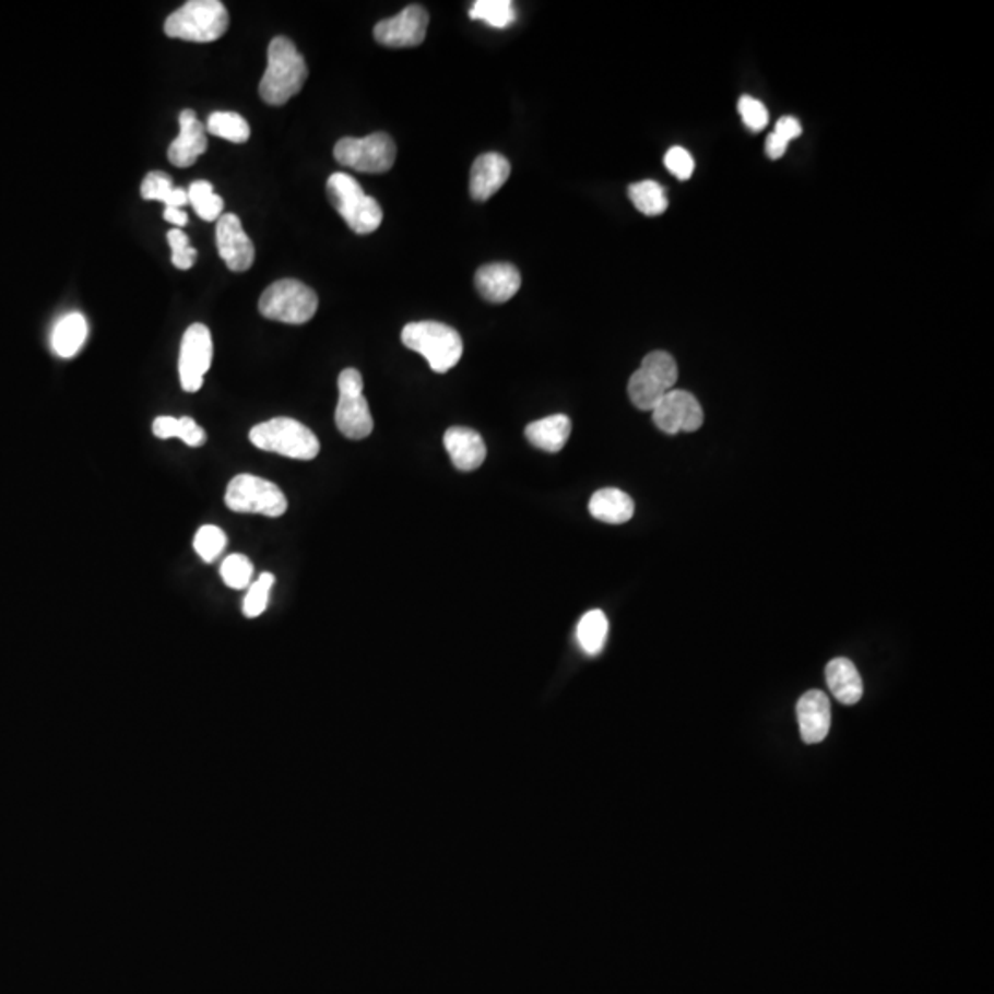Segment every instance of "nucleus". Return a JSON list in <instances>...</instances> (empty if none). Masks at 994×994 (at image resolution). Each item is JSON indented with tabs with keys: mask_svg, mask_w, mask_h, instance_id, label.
<instances>
[{
	"mask_svg": "<svg viewBox=\"0 0 994 994\" xmlns=\"http://www.w3.org/2000/svg\"><path fill=\"white\" fill-rule=\"evenodd\" d=\"M632 497L619 490V488H603L595 492L590 499V514L595 520L620 525L626 521L632 520L634 516Z\"/></svg>",
	"mask_w": 994,
	"mask_h": 994,
	"instance_id": "obj_22",
	"label": "nucleus"
},
{
	"mask_svg": "<svg viewBox=\"0 0 994 994\" xmlns=\"http://www.w3.org/2000/svg\"><path fill=\"white\" fill-rule=\"evenodd\" d=\"M153 434L163 440L177 437L190 448H199V446H203L206 442L205 429L199 426L198 422L188 418V416H182V418L158 416V418L153 421Z\"/></svg>",
	"mask_w": 994,
	"mask_h": 994,
	"instance_id": "obj_24",
	"label": "nucleus"
},
{
	"mask_svg": "<svg viewBox=\"0 0 994 994\" xmlns=\"http://www.w3.org/2000/svg\"><path fill=\"white\" fill-rule=\"evenodd\" d=\"M571 435V421L566 415L545 416L525 427V437L534 448L558 453L568 445Z\"/></svg>",
	"mask_w": 994,
	"mask_h": 994,
	"instance_id": "obj_21",
	"label": "nucleus"
},
{
	"mask_svg": "<svg viewBox=\"0 0 994 994\" xmlns=\"http://www.w3.org/2000/svg\"><path fill=\"white\" fill-rule=\"evenodd\" d=\"M678 381V365L668 352L655 351L644 356L628 381V397L641 411H652L661 398L673 391Z\"/></svg>",
	"mask_w": 994,
	"mask_h": 994,
	"instance_id": "obj_7",
	"label": "nucleus"
},
{
	"mask_svg": "<svg viewBox=\"0 0 994 994\" xmlns=\"http://www.w3.org/2000/svg\"><path fill=\"white\" fill-rule=\"evenodd\" d=\"M249 440L258 450L271 451L297 461H311L321 450L319 439L310 427L286 416L252 427Z\"/></svg>",
	"mask_w": 994,
	"mask_h": 994,
	"instance_id": "obj_5",
	"label": "nucleus"
},
{
	"mask_svg": "<svg viewBox=\"0 0 994 994\" xmlns=\"http://www.w3.org/2000/svg\"><path fill=\"white\" fill-rule=\"evenodd\" d=\"M225 547H227V534L216 525L201 526L193 539V549L205 564L216 561Z\"/></svg>",
	"mask_w": 994,
	"mask_h": 994,
	"instance_id": "obj_31",
	"label": "nucleus"
},
{
	"mask_svg": "<svg viewBox=\"0 0 994 994\" xmlns=\"http://www.w3.org/2000/svg\"><path fill=\"white\" fill-rule=\"evenodd\" d=\"M205 129L211 135L220 137V139H225V141L236 142V144L247 142L249 137H251L249 123L238 113H212L209 120H206Z\"/></svg>",
	"mask_w": 994,
	"mask_h": 994,
	"instance_id": "obj_27",
	"label": "nucleus"
},
{
	"mask_svg": "<svg viewBox=\"0 0 994 994\" xmlns=\"http://www.w3.org/2000/svg\"><path fill=\"white\" fill-rule=\"evenodd\" d=\"M510 177V163L499 153H485L475 158L470 171V193L475 201H488L504 188Z\"/></svg>",
	"mask_w": 994,
	"mask_h": 994,
	"instance_id": "obj_18",
	"label": "nucleus"
},
{
	"mask_svg": "<svg viewBox=\"0 0 994 994\" xmlns=\"http://www.w3.org/2000/svg\"><path fill=\"white\" fill-rule=\"evenodd\" d=\"M402 343L410 351H415L426 357L434 372L446 375L461 362L462 338L455 328L448 327L445 322L418 321L410 322L402 330Z\"/></svg>",
	"mask_w": 994,
	"mask_h": 994,
	"instance_id": "obj_2",
	"label": "nucleus"
},
{
	"mask_svg": "<svg viewBox=\"0 0 994 994\" xmlns=\"http://www.w3.org/2000/svg\"><path fill=\"white\" fill-rule=\"evenodd\" d=\"M227 29V8L220 0H190L164 23L166 36L190 43L217 42Z\"/></svg>",
	"mask_w": 994,
	"mask_h": 994,
	"instance_id": "obj_3",
	"label": "nucleus"
},
{
	"mask_svg": "<svg viewBox=\"0 0 994 994\" xmlns=\"http://www.w3.org/2000/svg\"><path fill=\"white\" fill-rule=\"evenodd\" d=\"M470 17L494 28H507L516 21L514 4L510 0H477L470 8Z\"/></svg>",
	"mask_w": 994,
	"mask_h": 994,
	"instance_id": "obj_29",
	"label": "nucleus"
},
{
	"mask_svg": "<svg viewBox=\"0 0 994 994\" xmlns=\"http://www.w3.org/2000/svg\"><path fill=\"white\" fill-rule=\"evenodd\" d=\"M340 387V402L335 410V426L346 439H367L375 421L370 415L369 402L363 397V376L359 370L345 369L338 380Z\"/></svg>",
	"mask_w": 994,
	"mask_h": 994,
	"instance_id": "obj_10",
	"label": "nucleus"
},
{
	"mask_svg": "<svg viewBox=\"0 0 994 994\" xmlns=\"http://www.w3.org/2000/svg\"><path fill=\"white\" fill-rule=\"evenodd\" d=\"M164 220L170 222L171 225H176V227H185L188 223V214L182 211V209L166 206V209H164Z\"/></svg>",
	"mask_w": 994,
	"mask_h": 994,
	"instance_id": "obj_39",
	"label": "nucleus"
},
{
	"mask_svg": "<svg viewBox=\"0 0 994 994\" xmlns=\"http://www.w3.org/2000/svg\"><path fill=\"white\" fill-rule=\"evenodd\" d=\"M188 203L205 222H217L222 217L223 199L214 192L211 182L193 181L188 188Z\"/></svg>",
	"mask_w": 994,
	"mask_h": 994,
	"instance_id": "obj_30",
	"label": "nucleus"
},
{
	"mask_svg": "<svg viewBox=\"0 0 994 994\" xmlns=\"http://www.w3.org/2000/svg\"><path fill=\"white\" fill-rule=\"evenodd\" d=\"M317 308H319L317 293L295 279H282L271 284L258 303V310L265 319L286 324H305L311 321Z\"/></svg>",
	"mask_w": 994,
	"mask_h": 994,
	"instance_id": "obj_6",
	"label": "nucleus"
},
{
	"mask_svg": "<svg viewBox=\"0 0 994 994\" xmlns=\"http://www.w3.org/2000/svg\"><path fill=\"white\" fill-rule=\"evenodd\" d=\"M628 196L634 206L644 216H660L667 211L668 199L665 188L655 181H641L630 185Z\"/></svg>",
	"mask_w": 994,
	"mask_h": 994,
	"instance_id": "obj_28",
	"label": "nucleus"
},
{
	"mask_svg": "<svg viewBox=\"0 0 994 994\" xmlns=\"http://www.w3.org/2000/svg\"><path fill=\"white\" fill-rule=\"evenodd\" d=\"M225 505L235 512L279 518L287 510V499L281 488L257 475H236L225 494Z\"/></svg>",
	"mask_w": 994,
	"mask_h": 994,
	"instance_id": "obj_8",
	"label": "nucleus"
},
{
	"mask_svg": "<svg viewBox=\"0 0 994 994\" xmlns=\"http://www.w3.org/2000/svg\"><path fill=\"white\" fill-rule=\"evenodd\" d=\"M220 573H222L223 582L228 588L246 590V588L251 585L255 568H252V561L246 555H230L223 560Z\"/></svg>",
	"mask_w": 994,
	"mask_h": 994,
	"instance_id": "obj_32",
	"label": "nucleus"
},
{
	"mask_svg": "<svg viewBox=\"0 0 994 994\" xmlns=\"http://www.w3.org/2000/svg\"><path fill=\"white\" fill-rule=\"evenodd\" d=\"M341 166L363 174H386L397 161V144L387 133H372L363 139L345 137L334 147Z\"/></svg>",
	"mask_w": 994,
	"mask_h": 994,
	"instance_id": "obj_9",
	"label": "nucleus"
},
{
	"mask_svg": "<svg viewBox=\"0 0 994 994\" xmlns=\"http://www.w3.org/2000/svg\"><path fill=\"white\" fill-rule=\"evenodd\" d=\"M786 147H789V142L781 139V137L776 135V133H770L767 139V153L770 158H781L784 153H786Z\"/></svg>",
	"mask_w": 994,
	"mask_h": 994,
	"instance_id": "obj_38",
	"label": "nucleus"
},
{
	"mask_svg": "<svg viewBox=\"0 0 994 994\" xmlns=\"http://www.w3.org/2000/svg\"><path fill=\"white\" fill-rule=\"evenodd\" d=\"M166 238L171 247V263L176 265L177 270H190L196 263L198 251L190 247L188 236L182 233L181 228H171Z\"/></svg>",
	"mask_w": 994,
	"mask_h": 994,
	"instance_id": "obj_34",
	"label": "nucleus"
},
{
	"mask_svg": "<svg viewBox=\"0 0 994 994\" xmlns=\"http://www.w3.org/2000/svg\"><path fill=\"white\" fill-rule=\"evenodd\" d=\"M217 251L227 268L244 273L255 262V246L236 214H222L216 227Z\"/></svg>",
	"mask_w": 994,
	"mask_h": 994,
	"instance_id": "obj_14",
	"label": "nucleus"
},
{
	"mask_svg": "<svg viewBox=\"0 0 994 994\" xmlns=\"http://www.w3.org/2000/svg\"><path fill=\"white\" fill-rule=\"evenodd\" d=\"M445 448L461 472H474L486 459L485 440L472 427H450L445 434Z\"/></svg>",
	"mask_w": 994,
	"mask_h": 994,
	"instance_id": "obj_19",
	"label": "nucleus"
},
{
	"mask_svg": "<svg viewBox=\"0 0 994 994\" xmlns=\"http://www.w3.org/2000/svg\"><path fill=\"white\" fill-rule=\"evenodd\" d=\"M475 287L488 303L504 305L520 292V271L512 263H486L475 273Z\"/></svg>",
	"mask_w": 994,
	"mask_h": 994,
	"instance_id": "obj_15",
	"label": "nucleus"
},
{
	"mask_svg": "<svg viewBox=\"0 0 994 994\" xmlns=\"http://www.w3.org/2000/svg\"><path fill=\"white\" fill-rule=\"evenodd\" d=\"M179 137L168 147V161L177 168H188L206 152V129L192 109H185L179 115Z\"/></svg>",
	"mask_w": 994,
	"mask_h": 994,
	"instance_id": "obj_16",
	"label": "nucleus"
},
{
	"mask_svg": "<svg viewBox=\"0 0 994 994\" xmlns=\"http://www.w3.org/2000/svg\"><path fill=\"white\" fill-rule=\"evenodd\" d=\"M275 584V575L262 573L258 577L257 582H252L247 591L246 601H244V614L249 619H255L262 615L270 603L271 588Z\"/></svg>",
	"mask_w": 994,
	"mask_h": 994,
	"instance_id": "obj_33",
	"label": "nucleus"
},
{
	"mask_svg": "<svg viewBox=\"0 0 994 994\" xmlns=\"http://www.w3.org/2000/svg\"><path fill=\"white\" fill-rule=\"evenodd\" d=\"M142 198L146 201H163L166 206L182 209L188 203V192L174 187L171 177L163 171H150L142 181Z\"/></svg>",
	"mask_w": 994,
	"mask_h": 994,
	"instance_id": "obj_26",
	"label": "nucleus"
},
{
	"mask_svg": "<svg viewBox=\"0 0 994 994\" xmlns=\"http://www.w3.org/2000/svg\"><path fill=\"white\" fill-rule=\"evenodd\" d=\"M802 123H800V120H797V118L783 117L781 120H779L773 133L781 137V139H784V141L790 142L802 135Z\"/></svg>",
	"mask_w": 994,
	"mask_h": 994,
	"instance_id": "obj_37",
	"label": "nucleus"
},
{
	"mask_svg": "<svg viewBox=\"0 0 994 994\" xmlns=\"http://www.w3.org/2000/svg\"><path fill=\"white\" fill-rule=\"evenodd\" d=\"M212 346L211 330L196 322L188 327L187 332L182 335L181 354H179V378L181 387L187 392H196L203 387L205 375L211 369Z\"/></svg>",
	"mask_w": 994,
	"mask_h": 994,
	"instance_id": "obj_11",
	"label": "nucleus"
},
{
	"mask_svg": "<svg viewBox=\"0 0 994 994\" xmlns=\"http://www.w3.org/2000/svg\"><path fill=\"white\" fill-rule=\"evenodd\" d=\"M427 15L424 8L411 4L391 19H383L376 24V42L389 48L418 47L426 39Z\"/></svg>",
	"mask_w": 994,
	"mask_h": 994,
	"instance_id": "obj_13",
	"label": "nucleus"
},
{
	"mask_svg": "<svg viewBox=\"0 0 994 994\" xmlns=\"http://www.w3.org/2000/svg\"><path fill=\"white\" fill-rule=\"evenodd\" d=\"M608 638V619L601 610L582 615L577 626V641L588 655L601 654Z\"/></svg>",
	"mask_w": 994,
	"mask_h": 994,
	"instance_id": "obj_25",
	"label": "nucleus"
},
{
	"mask_svg": "<svg viewBox=\"0 0 994 994\" xmlns=\"http://www.w3.org/2000/svg\"><path fill=\"white\" fill-rule=\"evenodd\" d=\"M665 166L679 181H687L695 174V158L685 147L674 146L665 155Z\"/></svg>",
	"mask_w": 994,
	"mask_h": 994,
	"instance_id": "obj_36",
	"label": "nucleus"
},
{
	"mask_svg": "<svg viewBox=\"0 0 994 994\" xmlns=\"http://www.w3.org/2000/svg\"><path fill=\"white\" fill-rule=\"evenodd\" d=\"M797 720L802 738L807 744L825 741L831 730V702L821 690H808L797 702Z\"/></svg>",
	"mask_w": 994,
	"mask_h": 994,
	"instance_id": "obj_17",
	"label": "nucleus"
},
{
	"mask_svg": "<svg viewBox=\"0 0 994 994\" xmlns=\"http://www.w3.org/2000/svg\"><path fill=\"white\" fill-rule=\"evenodd\" d=\"M327 190L330 203L356 235H370L380 228L383 222L380 203L363 192L354 177L338 171L328 179Z\"/></svg>",
	"mask_w": 994,
	"mask_h": 994,
	"instance_id": "obj_4",
	"label": "nucleus"
},
{
	"mask_svg": "<svg viewBox=\"0 0 994 994\" xmlns=\"http://www.w3.org/2000/svg\"><path fill=\"white\" fill-rule=\"evenodd\" d=\"M738 113L752 131H762L768 126L767 107L762 106V102L759 99L743 96L738 99Z\"/></svg>",
	"mask_w": 994,
	"mask_h": 994,
	"instance_id": "obj_35",
	"label": "nucleus"
},
{
	"mask_svg": "<svg viewBox=\"0 0 994 994\" xmlns=\"http://www.w3.org/2000/svg\"><path fill=\"white\" fill-rule=\"evenodd\" d=\"M308 78V67L295 43L275 37L268 48V69L260 82V96L270 106H284L300 93Z\"/></svg>",
	"mask_w": 994,
	"mask_h": 994,
	"instance_id": "obj_1",
	"label": "nucleus"
},
{
	"mask_svg": "<svg viewBox=\"0 0 994 994\" xmlns=\"http://www.w3.org/2000/svg\"><path fill=\"white\" fill-rule=\"evenodd\" d=\"M825 678L832 695L843 706H854L864 695V684L853 661L848 658H835L825 668Z\"/></svg>",
	"mask_w": 994,
	"mask_h": 994,
	"instance_id": "obj_20",
	"label": "nucleus"
},
{
	"mask_svg": "<svg viewBox=\"0 0 994 994\" xmlns=\"http://www.w3.org/2000/svg\"><path fill=\"white\" fill-rule=\"evenodd\" d=\"M652 421L663 434H690L702 427V405L690 392L673 389L652 410Z\"/></svg>",
	"mask_w": 994,
	"mask_h": 994,
	"instance_id": "obj_12",
	"label": "nucleus"
},
{
	"mask_svg": "<svg viewBox=\"0 0 994 994\" xmlns=\"http://www.w3.org/2000/svg\"><path fill=\"white\" fill-rule=\"evenodd\" d=\"M88 327L82 313L61 317L52 332V348L59 357H74L87 340Z\"/></svg>",
	"mask_w": 994,
	"mask_h": 994,
	"instance_id": "obj_23",
	"label": "nucleus"
}]
</instances>
